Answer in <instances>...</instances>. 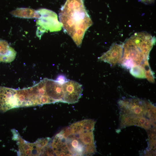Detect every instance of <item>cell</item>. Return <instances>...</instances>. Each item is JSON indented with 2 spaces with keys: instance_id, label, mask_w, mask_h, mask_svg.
<instances>
[{
  "instance_id": "6da1fadb",
  "label": "cell",
  "mask_w": 156,
  "mask_h": 156,
  "mask_svg": "<svg viewBox=\"0 0 156 156\" xmlns=\"http://www.w3.org/2000/svg\"><path fill=\"white\" fill-rule=\"evenodd\" d=\"M60 22L64 31L80 47L87 30L92 24L83 0H66L59 13Z\"/></svg>"
},
{
  "instance_id": "7a4b0ae2",
  "label": "cell",
  "mask_w": 156,
  "mask_h": 156,
  "mask_svg": "<svg viewBox=\"0 0 156 156\" xmlns=\"http://www.w3.org/2000/svg\"><path fill=\"white\" fill-rule=\"evenodd\" d=\"M120 123L122 127L135 125L148 129L155 118V108L149 102L139 99L120 100Z\"/></svg>"
},
{
  "instance_id": "3957f363",
  "label": "cell",
  "mask_w": 156,
  "mask_h": 156,
  "mask_svg": "<svg viewBox=\"0 0 156 156\" xmlns=\"http://www.w3.org/2000/svg\"><path fill=\"white\" fill-rule=\"evenodd\" d=\"M155 42V38L146 32L136 33L123 44V53L119 62L123 67L130 69L143 66L148 61L150 52Z\"/></svg>"
},
{
  "instance_id": "277c9868",
  "label": "cell",
  "mask_w": 156,
  "mask_h": 156,
  "mask_svg": "<svg viewBox=\"0 0 156 156\" xmlns=\"http://www.w3.org/2000/svg\"><path fill=\"white\" fill-rule=\"evenodd\" d=\"M40 17L36 21L38 26L37 32L38 35H42L44 33L59 31L61 30L62 25L58 20L57 16L54 12L46 9L42 8L37 10Z\"/></svg>"
},
{
  "instance_id": "5b68a950",
  "label": "cell",
  "mask_w": 156,
  "mask_h": 156,
  "mask_svg": "<svg viewBox=\"0 0 156 156\" xmlns=\"http://www.w3.org/2000/svg\"><path fill=\"white\" fill-rule=\"evenodd\" d=\"M63 102L70 104L78 102L83 90L82 85L73 80H68L62 84Z\"/></svg>"
},
{
  "instance_id": "8992f818",
  "label": "cell",
  "mask_w": 156,
  "mask_h": 156,
  "mask_svg": "<svg viewBox=\"0 0 156 156\" xmlns=\"http://www.w3.org/2000/svg\"><path fill=\"white\" fill-rule=\"evenodd\" d=\"M50 139L48 138L41 139L34 143H29L20 138L19 141V153L22 155H38L47 145Z\"/></svg>"
},
{
  "instance_id": "52a82bcc",
  "label": "cell",
  "mask_w": 156,
  "mask_h": 156,
  "mask_svg": "<svg viewBox=\"0 0 156 156\" xmlns=\"http://www.w3.org/2000/svg\"><path fill=\"white\" fill-rule=\"evenodd\" d=\"M16 89L0 86V112L16 107Z\"/></svg>"
},
{
  "instance_id": "ba28073f",
  "label": "cell",
  "mask_w": 156,
  "mask_h": 156,
  "mask_svg": "<svg viewBox=\"0 0 156 156\" xmlns=\"http://www.w3.org/2000/svg\"><path fill=\"white\" fill-rule=\"evenodd\" d=\"M122 45L114 43L110 49L104 53L98 60L110 64L112 66H114L122 58L123 53Z\"/></svg>"
},
{
  "instance_id": "9c48e42d",
  "label": "cell",
  "mask_w": 156,
  "mask_h": 156,
  "mask_svg": "<svg viewBox=\"0 0 156 156\" xmlns=\"http://www.w3.org/2000/svg\"><path fill=\"white\" fill-rule=\"evenodd\" d=\"M47 95L55 102H62L63 92L62 84L56 80L45 78Z\"/></svg>"
},
{
  "instance_id": "30bf717a",
  "label": "cell",
  "mask_w": 156,
  "mask_h": 156,
  "mask_svg": "<svg viewBox=\"0 0 156 156\" xmlns=\"http://www.w3.org/2000/svg\"><path fill=\"white\" fill-rule=\"evenodd\" d=\"M68 134L64 135L66 145L72 155H85V146L81 142L77 135L71 134L68 130Z\"/></svg>"
},
{
  "instance_id": "8fae6325",
  "label": "cell",
  "mask_w": 156,
  "mask_h": 156,
  "mask_svg": "<svg viewBox=\"0 0 156 156\" xmlns=\"http://www.w3.org/2000/svg\"><path fill=\"white\" fill-rule=\"evenodd\" d=\"M52 148L57 156H72L66 145L65 138L60 132L52 140Z\"/></svg>"
},
{
  "instance_id": "7c38bea8",
  "label": "cell",
  "mask_w": 156,
  "mask_h": 156,
  "mask_svg": "<svg viewBox=\"0 0 156 156\" xmlns=\"http://www.w3.org/2000/svg\"><path fill=\"white\" fill-rule=\"evenodd\" d=\"M16 52L7 41L0 40V62L10 63L15 59Z\"/></svg>"
},
{
  "instance_id": "4fadbf2b",
  "label": "cell",
  "mask_w": 156,
  "mask_h": 156,
  "mask_svg": "<svg viewBox=\"0 0 156 156\" xmlns=\"http://www.w3.org/2000/svg\"><path fill=\"white\" fill-rule=\"evenodd\" d=\"M10 14L15 16L25 18H39L40 15L37 10L28 8H20L12 11Z\"/></svg>"
},
{
  "instance_id": "5bb4252c",
  "label": "cell",
  "mask_w": 156,
  "mask_h": 156,
  "mask_svg": "<svg viewBox=\"0 0 156 156\" xmlns=\"http://www.w3.org/2000/svg\"><path fill=\"white\" fill-rule=\"evenodd\" d=\"M130 72L132 75L136 77L146 78V69L143 66L139 65L132 67L130 68Z\"/></svg>"
},
{
  "instance_id": "9a60e30c",
  "label": "cell",
  "mask_w": 156,
  "mask_h": 156,
  "mask_svg": "<svg viewBox=\"0 0 156 156\" xmlns=\"http://www.w3.org/2000/svg\"><path fill=\"white\" fill-rule=\"evenodd\" d=\"M145 77L148 81L151 83L155 82V77L153 71L151 70L149 66L145 68Z\"/></svg>"
},
{
  "instance_id": "2e32d148",
  "label": "cell",
  "mask_w": 156,
  "mask_h": 156,
  "mask_svg": "<svg viewBox=\"0 0 156 156\" xmlns=\"http://www.w3.org/2000/svg\"><path fill=\"white\" fill-rule=\"evenodd\" d=\"M56 81L62 84L68 80L65 76L62 75H59L57 77Z\"/></svg>"
},
{
  "instance_id": "e0dca14e",
  "label": "cell",
  "mask_w": 156,
  "mask_h": 156,
  "mask_svg": "<svg viewBox=\"0 0 156 156\" xmlns=\"http://www.w3.org/2000/svg\"><path fill=\"white\" fill-rule=\"evenodd\" d=\"M141 1L146 3H152L154 0H140Z\"/></svg>"
}]
</instances>
